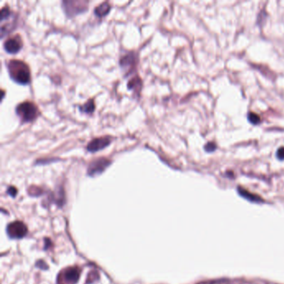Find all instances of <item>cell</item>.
I'll return each mask as SVG.
<instances>
[{"label": "cell", "instance_id": "1", "mask_svg": "<svg viewBox=\"0 0 284 284\" xmlns=\"http://www.w3.org/2000/svg\"><path fill=\"white\" fill-rule=\"evenodd\" d=\"M7 69L11 79L19 85H29L31 81L30 69L23 61L11 59L7 63Z\"/></svg>", "mask_w": 284, "mask_h": 284}, {"label": "cell", "instance_id": "6", "mask_svg": "<svg viewBox=\"0 0 284 284\" xmlns=\"http://www.w3.org/2000/svg\"><path fill=\"white\" fill-rule=\"evenodd\" d=\"M27 227L24 223L19 221L13 222L7 227V234L8 237L14 239L24 237L27 235Z\"/></svg>", "mask_w": 284, "mask_h": 284}, {"label": "cell", "instance_id": "14", "mask_svg": "<svg viewBox=\"0 0 284 284\" xmlns=\"http://www.w3.org/2000/svg\"><path fill=\"white\" fill-rule=\"evenodd\" d=\"M11 13L10 9L8 8V6H4L2 9H1V13H0V20L1 22L4 21L6 19L10 18Z\"/></svg>", "mask_w": 284, "mask_h": 284}, {"label": "cell", "instance_id": "12", "mask_svg": "<svg viewBox=\"0 0 284 284\" xmlns=\"http://www.w3.org/2000/svg\"><path fill=\"white\" fill-rule=\"evenodd\" d=\"M80 111L82 113H93L95 110V104L94 99H90L87 103H85L84 105L80 107Z\"/></svg>", "mask_w": 284, "mask_h": 284}, {"label": "cell", "instance_id": "10", "mask_svg": "<svg viewBox=\"0 0 284 284\" xmlns=\"http://www.w3.org/2000/svg\"><path fill=\"white\" fill-rule=\"evenodd\" d=\"M238 190V192L239 194L242 196V197H244V198H247V200L249 201H252V202H263V199L261 198L258 195L253 194L251 192H248L247 190L242 189V188H238L237 189Z\"/></svg>", "mask_w": 284, "mask_h": 284}, {"label": "cell", "instance_id": "16", "mask_svg": "<svg viewBox=\"0 0 284 284\" xmlns=\"http://www.w3.org/2000/svg\"><path fill=\"white\" fill-rule=\"evenodd\" d=\"M97 279H98V274H97V272H91L89 274L87 283L88 284H90V283H93V282H95V280H97Z\"/></svg>", "mask_w": 284, "mask_h": 284}, {"label": "cell", "instance_id": "17", "mask_svg": "<svg viewBox=\"0 0 284 284\" xmlns=\"http://www.w3.org/2000/svg\"><path fill=\"white\" fill-rule=\"evenodd\" d=\"M204 148H205V150L207 151V152H209V153H211V152H213V151H214V150L217 148V146H216V144L214 143V142H208V143L205 145Z\"/></svg>", "mask_w": 284, "mask_h": 284}, {"label": "cell", "instance_id": "8", "mask_svg": "<svg viewBox=\"0 0 284 284\" xmlns=\"http://www.w3.org/2000/svg\"><path fill=\"white\" fill-rule=\"evenodd\" d=\"M22 47H23V42H22L21 38L18 35L14 36V37L9 38L3 44V47H4L6 52L10 53V54H15V53H19V51L21 50Z\"/></svg>", "mask_w": 284, "mask_h": 284}, {"label": "cell", "instance_id": "4", "mask_svg": "<svg viewBox=\"0 0 284 284\" xmlns=\"http://www.w3.org/2000/svg\"><path fill=\"white\" fill-rule=\"evenodd\" d=\"M80 277V270L77 267L64 269L58 277V284H76Z\"/></svg>", "mask_w": 284, "mask_h": 284}, {"label": "cell", "instance_id": "9", "mask_svg": "<svg viewBox=\"0 0 284 284\" xmlns=\"http://www.w3.org/2000/svg\"><path fill=\"white\" fill-rule=\"evenodd\" d=\"M135 63H136V58H135V53H128L120 59L119 64L121 66L122 69H124L127 74H129V72L135 69Z\"/></svg>", "mask_w": 284, "mask_h": 284}, {"label": "cell", "instance_id": "7", "mask_svg": "<svg viewBox=\"0 0 284 284\" xmlns=\"http://www.w3.org/2000/svg\"><path fill=\"white\" fill-rule=\"evenodd\" d=\"M111 142H112V139L108 136L97 138L89 142L87 149L90 153H96L97 151L108 147V145H110Z\"/></svg>", "mask_w": 284, "mask_h": 284}, {"label": "cell", "instance_id": "18", "mask_svg": "<svg viewBox=\"0 0 284 284\" xmlns=\"http://www.w3.org/2000/svg\"><path fill=\"white\" fill-rule=\"evenodd\" d=\"M277 157L280 160H284V147H280L277 152Z\"/></svg>", "mask_w": 284, "mask_h": 284}, {"label": "cell", "instance_id": "19", "mask_svg": "<svg viewBox=\"0 0 284 284\" xmlns=\"http://www.w3.org/2000/svg\"><path fill=\"white\" fill-rule=\"evenodd\" d=\"M8 193L10 195L11 197H15L17 193H18V191H17V189L14 187H9L8 189Z\"/></svg>", "mask_w": 284, "mask_h": 284}, {"label": "cell", "instance_id": "13", "mask_svg": "<svg viewBox=\"0 0 284 284\" xmlns=\"http://www.w3.org/2000/svg\"><path fill=\"white\" fill-rule=\"evenodd\" d=\"M141 87H142V81L140 78H135L134 79H132L131 81H129V85H128V88L129 90H134V91H140L141 90Z\"/></svg>", "mask_w": 284, "mask_h": 284}, {"label": "cell", "instance_id": "20", "mask_svg": "<svg viewBox=\"0 0 284 284\" xmlns=\"http://www.w3.org/2000/svg\"><path fill=\"white\" fill-rule=\"evenodd\" d=\"M34 189L33 191L32 190H29V193L31 195H34V196H39V195L41 194L42 193V191L40 189H37V188H33Z\"/></svg>", "mask_w": 284, "mask_h": 284}, {"label": "cell", "instance_id": "3", "mask_svg": "<svg viewBox=\"0 0 284 284\" xmlns=\"http://www.w3.org/2000/svg\"><path fill=\"white\" fill-rule=\"evenodd\" d=\"M87 1H63V10L69 17H74L88 10Z\"/></svg>", "mask_w": 284, "mask_h": 284}, {"label": "cell", "instance_id": "2", "mask_svg": "<svg viewBox=\"0 0 284 284\" xmlns=\"http://www.w3.org/2000/svg\"><path fill=\"white\" fill-rule=\"evenodd\" d=\"M16 113L20 118L22 122L30 123L37 118L39 111L37 106L35 105V103L26 101L24 103H19V105L16 107Z\"/></svg>", "mask_w": 284, "mask_h": 284}, {"label": "cell", "instance_id": "5", "mask_svg": "<svg viewBox=\"0 0 284 284\" xmlns=\"http://www.w3.org/2000/svg\"><path fill=\"white\" fill-rule=\"evenodd\" d=\"M112 162L105 158H99L92 161L88 169V174L90 177H96L103 174Z\"/></svg>", "mask_w": 284, "mask_h": 284}, {"label": "cell", "instance_id": "15", "mask_svg": "<svg viewBox=\"0 0 284 284\" xmlns=\"http://www.w3.org/2000/svg\"><path fill=\"white\" fill-rule=\"evenodd\" d=\"M247 119L248 121L253 124H258L261 123L260 117L254 113H249L247 115Z\"/></svg>", "mask_w": 284, "mask_h": 284}, {"label": "cell", "instance_id": "11", "mask_svg": "<svg viewBox=\"0 0 284 284\" xmlns=\"http://www.w3.org/2000/svg\"><path fill=\"white\" fill-rule=\"evenodd\" d=\"M111 9V6L109 3L107 2L101 3L99 5L97 6V8H95V15L97 17H104L107 15Z\"/></svg>", "mask_w": 284, "mask_h": 284}]
</instances>
